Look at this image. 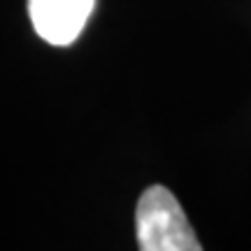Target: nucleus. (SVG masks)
Masks as SVG:
<instances>
[{"label":"nucleus","mask_w":251,"mask_h":251,"mask_svg":"<svg viewBox=\"0 0 251 251\" xmlns=\"http://www.w3.org/2000/svg\"><path fill=\"white\" fill-rule=\"evenodd\" d=\"M137 247L142 251H200L193 228L179 200L161 184H153L140 196L135 212Z\"/></svg>","instance_id":"1"},{"label":"nucleus","mask_w":251,"mask_h":251,"mask_svg":"<svg viewBox=\"0 0 251 251\" xmlns=\"http://www.w3.org/2000/svg\"><path fill=\"white\" fill-rule=\"evenodd\" d=\"M96 0H28L35 33L56 47L72 45L84 30Z\"/></svg>","instance_id":"2"}]
</instances>
